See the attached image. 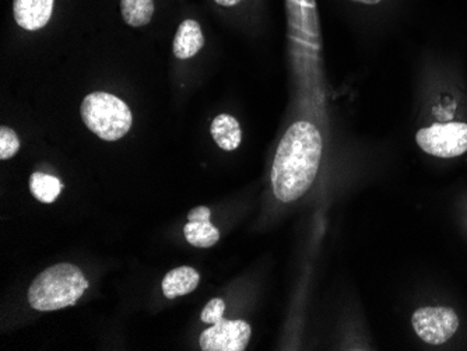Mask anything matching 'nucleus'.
<instances>
[{"label": "nucleus", "instance_id": "f257e3e1", "mask_svg": "<svg viewBox=\"0 0 467 351\" xmlns=\"http://www.w3.org/2000/svg\"><path fill=\"white\" fill-rule=\"evenodd\" d=\"M324 140L308 120L293 123L280 140L272 167V187L275 198L288 203L303 198L321 165Z\"/></svg>", "mask_w": 467, "mask_h": 351}, {"label": "nucleus", "instance_id": "f03ea898", "mask_svg": "<svg viewBox=\"0 0 467 351\" xmlns=\"http://www.w3.org/2000/svg\"><path fill=\"white\" fill-rule=\"evenodd\" d=\"M88 288V279L78 266L57 263L41 272L31 283L28 301L36 311H57L75 305Z\"/></svg>", "mask_w": 467, "mask_h": 351}, {"label": "nucleus", "instance_id": "7ed1b4c3", "mask_svg": "<svg viewBox=\"0 0 467 351\" xmlns=\"http://www.w3.org/2000/svg\"><path fill=\"white\" fill-rule=\"evenodd\" d=\"M80 114L84 125L102 140H119L133 125L132 111L126 102L104 91L88 94L81 102Z\"/></svg>", "mask_w": 467, "mask_h": 351}, {"label": "nucleus", "instance_id": "20e7f679", "mask_svg": "<svg viewBox=\"0 0 467 351\" xmlns=\"http://www.w3.org/2000/svg\"><path fill=\"white\" fill-rule=\"evenodd\" d=\"M422 151L440 159H453L467 151V123H435L416 135Z\"/></svg>", "mask_w": 467, "mask_h": 351}, {"label": "nucleus", "instance_id": "39448f33", "mask_svg": "<svg viewBox=\"0 0 467 351\" xmlns=\"http://www.w3.org/2000/svg\"><path fill=\"white\" fill-rule=\"evenodd\" d=\"M411 325L422 342L440 346L456 334L459 318L455 311L448 306H424L413 314Z\"/></svg>", "mask_w": 467, "mask_h": 351}, {"label": "nucleus", "instance_id": "423d86ee", "mask_svg": "<svg viewBox=\"0 0 467 351\" xmlns=\"http://www.w3.org/2000/svg\"><path fill=\"white\" fill-rule=\"evenodd\" d=\"M252 329L248 322L235 319L222 321L207 327L201 335L199 345L203 351H244L248 347Z\"/></svg>", "mask_w": 467, "mask_h": 351}, {"label": "nucleus", "instance_id": "0eeeda50", "mask_svg": "<svg viewBox=\"0 0 467 351\" xmlns=\"http://www.w3.org/2000/svg\"><path fill=\"white\" fill-rule=\"evenodd\" d=\"M55 0H13L16 23L27 31L41 30L48 25Z\"/></svg>", "mask_w": 467, "mask_h": 351}, {"label": "nucleus", "instance_id": "6e6552de", "mask_svg": "<svg viewBox=\"0 0 467 351\" xmlns=\"http://www.w3.org/2000/svg\"><path fill=\"white\" fill-rule=\"evenodd\" d=\"M201 283V274L191 266H181L168 272L162 280V293L168 300L182 297L195 292Z\"/></svg>", "mask_w": 467, "mask_h": 351}, {"label": "nucleus", "instance_id": "1a4fd4ad", "mask_svg": "<svg viewBox=\"0 0 467 351\" xmlns=\"http://www.w3.org/2000/svg\"><path fill=\"white\" fill-rule=\"evenodd\" d=\"M203 46L204 36L201 25L191 18L181 23L175 34L174 46H172L175 57L178 59H189L199 54Z\"/></svg>", "mask_w": 467, "mask_h": 351}, {"label": "nucleus", "instance_id": "9d476101", "mask_svg": "<svg viewBox=\"0 0 467 351\" xmlns=\"http://www.w3.org/2000/svg\"><path fill=\"white\" fill-rule=\"evenodd\" d=\"M210 132L222 150L234 151L240 148L243 130H241L240 122L233 115H217L212 122Z\"/></svg>", "mask_w": 467, "mask_h": 351}, {"label": "nucleus", "instance_id": "9b49d317", "mask_svg": "<svg viewBox=\"0 0 467 351\" xmlns=\"http://www.w3.org/2000/svg\"><path fill=\"white\" fill-rule=\"evenodd\" d=\"M154 0H120V15L130 27H144L154 15Z\"/></svg>", "mask_w": 467, "mask_h": 351}, {"label": "nucleus", "instance_id": "f8f14e48", "mask_svg": "<svg viewBox=\"0 0 467 351\" xmlns=\"http://www.w3.org/2000/svg\"><path fill=\"white\" fill-rule=\"evenodd\" d=\"M186 241L196 248H210L220 240V232L210 220L206 222H188L183 227Z\"/></svg>", "mask_w": 467, "mask_h": 351}, {"label": "nucleus", "instance_id": "ddd939ff", "mask_svg": "<svg viewBox=\"0 0 467 351\" xmlns=\"http://www.w3.org/2000/svg\"><path fill=\"white\" fill-rule=\"evenodd\" d=\"M30 190L34 198L42 203H54L63 190V183L52 175L34 172L30 178Z\"/></svg>", "mask_w": 467, "mask_h": 351}, {"label": "nucleus", "instance_id": "4468645a", "mask_svg": "<svg viewBox=\"0 0 467 351\" xmlns=\"http://www.w3.org/2000/svg\"><path fill=\"white\" fill-rule=\"evenodd\" d=\"M20 150V140L15 130L7 127L0 128V160H9Z\"/></svg>", "mask_w": 467, "mask_h": 351}, {"label": "nucleus", "instance_id": "2eb2a0df", "mask_svg": "<svg viewBox=\"0 0 467 351\" xmlns=\"http://www.w3.org/2000/svg\"><path fill=\"white\" fill-rule=\"evenodd\" d=\"M225 304L222 298H213L204 306L201 319L204 324L214 325L224 318Z\"/></svg>", "mask_w": 467, "mask_h": 351}, {"label": "nucleus", "instance_id": "dca6fc26", "mask_svg": "<svg viewBox=\"0 0 467 351\" xmlns=\"http://www.w3.org/2000/svg\"><path fill=\"white\" fill-rule=\"evenodd\" d=\"M210 216H212V212L209 208L198 206V208L189 212L188 222H206V220H210Z\"/></svg>", "mask_w": 467, "mask_h": 351}, {"label": "nucleus", "instance_id": "f3484780", "mask_svg": "<svg viewBox=\"0 0 467 351\" xmlns=\"http://www.w3.org/2000/svg\"><path fill=\"white\" fill-rule=\"evenodd\" d=\"M219 6L231 7L240 4L243 0H214Z\"/></svg>", "mask_w": 467, "mask_h": 351}, {"label": "nucleus", "instance_id": "a211bd4d", "mask_svg": "<svg viewBox=\"0 0 467 351\" xmlns=\"http://www.w3.org/2000/svg\"><path fill=\"white\" fill-rule=\"evenodd\" d=\"M353 2H357V4H364V5H377V4H379L380 0H353Z\"/></svg>", "mask_w": 467, "mask_h": 351}]
</instances>
